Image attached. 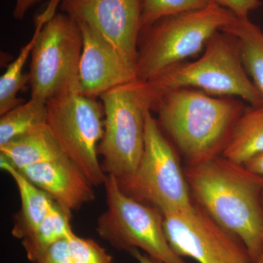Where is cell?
Masks as SVG:
<instances>
[{"label": "cell", "mask_w": 263, "mask_h": 263, "mask_svg": "<svg viewBox=\"0 0 263 263\" xmlns=\"http://www.w3.org/2000/svg\"><path fill=\"white\" fill-rule=\"evenodd\" d=\"M183 170L193 202L240 238L254 261L263 250V176L222 155Z\"/></svg>", "instance_id": "6da1fadb"}, {"label": "cell", "mask_w": 263, "mask_h": 263, "mask_svg": "<svg viewBox=\"0 0 263 263\" xmlns=\"http://www.w3.org/2000/svg\"><path fill=\"white\" fill-rule=\"evenodd\" d=\"M246 108L240 99L181 88L159 95L152 110L186 165H195L222 155Z\"/></svg>", "instance_id": "7a4b0ae2"}, {"label": "cell", "mask_w": 263, "mask_h": 263, "mask_svg": "<svg viewBox=\"0 0 263 263\" xmlns=\"http://www.w3.org/2000/svg\"><path fill=\"white\" fill-rule=\"evenodd\" d=\"M236 17L212 2L202 9L165 17L142 28L137 79L148 82L200 54L211 37Z\"/></svg>", "instance_id": "3957f363"}, {"label": "cell", "mask_w": 263, "mask_h": 263, "mask_svg": "<svg viewBox=\"0 0 263 263\" xmlns=\"http://www.w3.org/2000/svg\"><path fill=\"white\" fill-rule=\"evenodd\" d=\"M148 83L157 98L170 90L190 88L212 96L240 99L252 106L263 105L243 66L239 41L224 31L211 37L200 58L183 62Z\"/></svg>", "instance_id": "277c9868"}, {"label": "cell", "mask_w": 263, "mask_h": 263, "mask_svg": "<svg viewBox=\"0 0 263 263\" xmlns=\"http://www.w3.org/2000/svg\"><path fill=\"white\" fill-rule=\"evenodd\" d=\"M100 98L105 119L98 155L103 157L107 176L122 179L133 174L141 160L146 113L152 111L156 96L148 82L136 80L109 90Z\"/></svg>", "instance_id": "5b68a950"}, {"label": "cell", "mask_w": 263, "mask_h": 263, "mask_svg": "<svg viewBox=\"0 0 263 263\" xmlns=\"http://www.w3.org/2000/svg\"><path fill=\"white\" fill-rule=\"evenodd\" d=\"M117 181L128 196L156 208L162 214L185 210L194 204L177 152L151 110L146 113L144 148L139 164L133 174Z\"/></svg>", "instance_id": "8992f818"}, {"label": "cell", "mask_w": 263, "mask_h": 263, "mask_svg": "<svg viewBox=\"0 0 263 263\" xmlns=\"http://www.w3.org/2000/svg\"><path fill=\"white\" fill-rule=\"evenodd\" d=\"M104 185L107 209L96 228L100 238L128 253L138 249L164 263H187L170 246L160 211L128 196L113 176L108 175Z\"/></svg>", "instance_id": "52a82bcc"}, {"label": "cell", "mask_w": 263, "mask_h": 263, "mask_svg": "<svg viewBox=\"0 0 263 263\" xmlns=\"http://www.w3.org/2000/svg\"><path fill=\"white\" fill-rule=\"evenodd\" d=\"M82 33L76 20L56 13L39 33L31 54V98L48 100L80 93Z\"/></svg>", "instance_id": "ba28073f"}, {"label": "cell", "mask_w": 263, "mask_h": 263, "mask_svg": "<svg viewBox=\"0 0 263 263\" xmlns=\"http://www.w3.org/2000/svg\"><path fill=\"white\" fill-rule=\"evenodd\" d=\"M47 124L66 157L94 186L104 184L107 175L98 160L103 137V104L96 98L71 93L47 101Z\"/></svg>", "instance_id": "9c48e42d"}, {"label": "cell", "mask_w": 263, "mask_h": 263, "mask_svg": "<svg viewBox=\"0 0 263 263\" xmlns=\"http://www.w3.org/2000/svg\"><path fill=\"white\" fill-rule=\"evenodd\" d=\"M163 228L170 246L180 257L199 263L252 262L240 238L195 202L190 209L164 214Z\"/></svg>", "instance_id": "30bf717a"}, {"label": "cell", "mask_w": 263, "mask_h": 263, "mask_svg": "<svg viewBox=\"0 0 263 263\" xmlns=\"http://www.w3.org/2000/svg\"><path fill=\"white\" fill-rule=\"evenodd\" d=\"M60 8L92 27L137 68L143 0H62Z\"/></svg>", "instance_id": "8fae6325"}, {"label": "cell", "mask_w": 263, "mask_h": 263, "mask_svg": "<svg viewBox=\"0 0 263 263\" xmlns=\"http://www.w3.org/2000/svg\"><path fill=\"white\" fill-rule=\"evenodd\" d=\"M77 23L83 37L79 66L81 95L100 98L109 90L138 80L136 69L108 41L88 24Z\"/></svg>", "instance_id": "7c38bea8"}, {"label": "cell", "mask_w": 263, "mask_h": 263, "mask_svg": "<svg viewBox=\"0 0 263 263\" xmlns=\"http://www.w3.org/2000/svg\"><path fill=\"white\" fill-rule=\"evenodd\" d=\"M18 171L71 213L95 199L94 185L65 155Z\"/></svg>", "instance_id": "4fadbf2b"}, {"label": "cell", "mask_w": 263, "mask_h": 263, "mask_svg": "<svg viewBox=\"0 0 263 263\" xmlns=\"http://www.w3.org/2000/svg\"><path fill=\"white\" fill-rule=\"evenodd\" d=\"M0 167L13 178L20 195V212L15 217L12 235L22 240L39 226L54 200L48 194L33 184L23 174L0 156Z\"/></svg>", "instance_id": "5bb4252c"}, {"label": "cell", "mask_w": 263, "mask_h": 263, "mask_svg": "<svg viewBox=\"0 0 263 263\" xmlns=\"http://www.w3.org/2000/svg\"><path fill=\"white\" fill-rule=\"evenodd\" d=\"M63 155L61 147L47 123L0 147V156L17 170Z\"/></svg>", "instance_id": "9a60e30c"}, {"label": "cell", "mask_w": 263, "mask_h": 263, "mask_svg": "<svg viewBox=\"0 0 263 263\" xmlns=\"http://www.w3.org/2000/svg\"><path fill=\"white\" fill-rule=\"evenodd\" d=\"M62 0H50L47 6L41 14L36 17L35 29L30 41H29L13 62L10 64L7 70L0 79V116L4 115L11 109L24 103V100L18 98L19 91L24 87L26 83L29 82V76L23 73L24 66L35 45L41 29L47 23L48 20L56 14L57 7Z\"/></svg>", "instance_id": "2e32d148"}, {"label": "cell", "mask_w": 263, "mask_h": 263, "mask_svg": "<svg viewBox=\"0 0 263 263\" xmlns=\"http://www.w3.org/2000/svg\"><path fill=\"white\" fill-rule=\"evenodd\" d=\"M263 153V105L246 108L235 124L222 156L237 164H245Z\"/></svg>", "instance_id": "e0dca14e"}, {"label": "cell", "mask_w": 263, "mask_h": 263, "mask_svg": "<svg viewBox=\"0 0 263 263\" xmlns=\"http://www.w3.org/2000/svg\"><path fill=\"white\" fill-rule=\"evenodd\" d=\"M221 31L233 34L239 41L245 70L263 102V31L249 17H236Z\"/></svg>", "instance_id": "ac0fdd59"}, {"label": "cell", "mask_w": 263, "mask_h": 263, "mask_svg": "<svg viewBox=\"0 0 263 263\" xmlns=\"http://www.w3.org/2000/svg\"><path fill=\"white\" fill-rule=\"evenodd\" d=\"M70 219L71 212L56 202L52 204L39 226L22 240L26 255L31 262L50 246L67 238L72 232Z\"/></svg>", "instance_id": "d6986e66"}, {"label": "cell", "mask_w": 263, "mask_h": 263, "mask_svg": "<svg viewBox=\"0 0 263 263\" xmlns=\"http://www.w3.org/2000/svg\"><path fill=\"white\" fill-rule=\"evenodd\" d=\"M47 120V102L31 98L1 116L0 147L46 124Z\"/></svg>", "instance_id": "ffe728a7"}, {"label": "cell", "mask_w": 263, "mask_h": 263, "mask_svg": "<svg viewBox=\"0 0 263 263\" xmlns=\"http://www.w3.org/2000/svg\"><path fill=\"white\" fill-rule=\"evenodd\" d=\"M211 0H143L141 29L160 19L205 8Z\"/></svg>", "instance_id": "44dd1931"}, {"label": "cell", "mask_w": 263, "mask_h": 263, "mask_svg": "<svg viewBox=\"0 0 263 263\" xmlns=\"http://www.w3.org/2000/svg\"><path fill=\"white\" fill-rule=\"evenodd\" d=\"M67 240L74 263H116L113 257L91 238H81L72 231Z\"/></svg>", "instance_id": "7402d4cb"}, {"label": "cell", "mask_w": 263, "mask_h": 263, "mask_svg": "<svg viewBox=\"0 0 263 263\" xmlns=\"http://www.w3.org/2000/svg\"><path fill=\"white\" fill-rule=\"evenodd\" d=\"M32 263H74L67 238L59 240L45 249Z\"/></svg>", "instance_id": "603a6c76"}, {"label": "cell", "mask_w": 263, "mask_h": 263, "mask_svg": "<svg viewBox=\"0 0 263 263\" xmlns=\"http://www.w3.org/2000/svg\"><path fill=\"white\" fill-rule=\"evenodd\" d=\"M211 1L230 10L239 18L249 17L250 12L257 9L262 4L261 0H211Z\"/></svg>", "instance_id": "cb8c5ba5"}, {"label": "cell", "mask_w": 263, "mask_h": 263, "mask_svg": "<svg viewBox=\"0 0 263 263\" xmlns=\"http://www.w3.org/2000/svg\"><path fill=\"white\" fill-rule=\"evenodd\" d=\"M41 1V0H15L13 11V18L16 20H22L29 9Z\"/></svg>", "instance_id": "d4e9b609"}, {"label": "cell", "mask_w": 263, "mask_h": 263, "mask_svg": "<svg viewBox=\"0 0 263 263\" xmlns=\"http://www.w3.org/2000/svg\"><path fill=\"white\" fill-rule=\"evenodd\" d=\"M243 165L254 174L263 176V153L251 159Z\"/></svg>", "instance_id": "484cf974"}, {"label": "cell", "mask_w": 263, "mask_h": 263, "mask_svg": "<svg viewBox=\"0 0 263 263\" xmlns=\"http://www.w3.org/2000/svg\"><path fill=\"white\" fill-rule=\"evenodd\" d=\"M129 253L131 254V256H133V258L138 261V263H164L160 261V259L151 257L148 254L142 252L140 249H133Z\"/></svg>", "instance_id": "4316f807"}, {"label": "cell", "mask_w": 263, "mask_h": 263, "mask_svg": "<svg viewBox=\"0 0 263 263\" xmlns=\"http://www.w3.org/2000/svg\"><path fill=\"white\" fill-rule=\"evenodd\" d=\"M252 263H263V250L258 257H257Z\"/></svg>", "instance_id": "83f0119b"}, {"label": "cell", "mask_w": 263, "mask_h": 263, "mask_svg": "<svg viewBox=\"0 0 263 263\" xmlns=\"http://www.w3.org/2000/svg\"><path fill=\"white\" fill-rule=\"evenodd\" d=\"M262 200H263V197H262Z\"/></svg>", "instance_id": "f1b7e54d"}]
</instances>
